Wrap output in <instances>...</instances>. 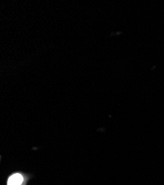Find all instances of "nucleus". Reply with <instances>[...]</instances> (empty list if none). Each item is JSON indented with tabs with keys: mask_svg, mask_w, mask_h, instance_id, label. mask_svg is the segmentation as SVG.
Instances as JSON below:
<instances>
[{
	"mask_svg": "<svg viewBox=\"0 0 164 185\" xmlns=\"http://www.w3.org/2000/svg\"><path fill=\"white\" fill-rule=\"evenodd\" d=\"M23 176L18 173H16L9 178L7 185H21L23 182Z\"/></svg>",
	"mask_w": 164,
	"mask_h": 185,
	"instance_id": "f257e3e1",
	"label": "nucleus"
}]
</instances>
